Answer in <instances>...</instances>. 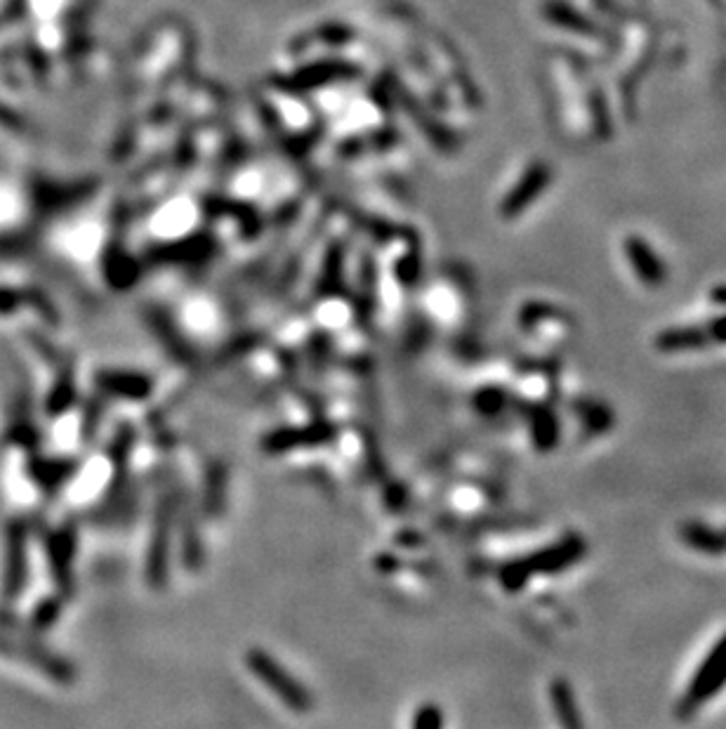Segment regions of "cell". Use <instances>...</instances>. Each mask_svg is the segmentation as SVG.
<instances>
[{"label": "cell", "instance_id": "7a4b0ae2", "mask_svg": "<svg viewBox=\"0 0 726 729\" xmlns=\"http://www.w3.org/2000/svg\"><path fill=\"white\" fill-rule=\"evenodd\" d=\"M182 489L180 484H161L154 520H151V534L147 545V562H144V579L151 590H163L170 579V543H173V529L177 522V505H180Z\"/></svg>", "mask_w": 726, "mask_h": 729}, {"label": "cell", "instance_id": "ac0fdd59", "mask_svg": "<svg viewBox=\"0 0 726 729\" xmlns=\"http://www.w3.org/2000/svg\"><path fill=\"white\" fill-rule=\"evenodd\" d=\"M571 409L576 413V418L580 420L587 435H604V432L611 430L613 411L606 404L597 402V399H573Z\"/></svg>", "mask_w": 726, "mask_h": 729}, {"label": "cell", "instance_id": "484cf974", "mask_svg": "<svg viewBox=\"0 0 726 729\" xmlns=\"http://www.w3.org/2000/svg\"><path fill=\"white\" fill-rule=\"evenodd\" d=\"M411 729H444V711L437 704H422L413 715Z\"/></svg>", "mask_w": 726, "mask_h": 729}, {"label": "cell", "instance_id": "277c9868", "mask_svg": "<svg viewBox=\"0 0 726 729\" xmlns=\"http://www.w3.org/2000/svg\"><path fill=\"white\" fill-rule=\"evenodd\" d=\"M726 687V635L719 637V642L710 649L705 661L693 673V678L686 687V692L675 708L679 720H689L703 708L710 699L722 692Z\"/></svg>", "mask_w": 726, "mask_h": 729}, {"label": "cell", "instance_id": "f546056e", "mask_svg": "<svg viewBox=\"0 0 726 729\" xmlns=\"http://www.w3.org/2000/svg\"><path fill=\"white\" fill-rule=\"evenodd\" d=\"M404 560H399V557L394 555H380L375 557V569L382 571V574H394V571L404 569V564H401Z\"/></svg>", "mask_w": 726, "mask_h": 729}, {"label": "cell", "instance_id": "6da1fadb", "mask_svg": "<svg viewBox=\"0 0 726 729\" xmlns=\"http://www.w3.org/2000/svg\"><path fill=\"white\" fill-rule=\"evenodd\" d=\"M587 555V543L580 534H566L557 543L540 548L536 553L517 557V560L505 562L498 569V581L507 593H519L526 588V583L538 574H561L571 569Z\"/></svg>", "mask_w": 726, "mask_h": 729}, {"label": "cell", "instance_id": "2e32d148", "mask_svg": "<svg viewBox=\"0 0 726 729\" xmlns=\"http://www.w3.org/2000/svg\"><path fill=\"white\" fill-rule=\"evenodd\" d=\"M679 538L703 555H724L726 553V531H717L703 522H684L679 527Z\"/></svg>", "mask_w": 726, "mask_h": 729}, {"label": "cell", "instance_id": "ba28073f", "mask_svg": "<svg viewBox=\"0 0 726 729\" xmlns=\"http://www.w3.org/2000/svg\"><path fill=\"white\" fill-rule=\"evenodd\" d=\"M5 576L3 590L8 600H15L24 593L29 579V553H26V524L12 520L5 531Z\"/></svg>", "mask_w": 726, "mask_h": 729}, {"label": "cell", "instance_id": "4316f807", "mask_svg": "<svg viewBox=\"0 0 726 729\" xmlns=\"http://www.w3.org/2000/svg\"><path fill=\"white\" fill-rule=\"evenodd\" d=\"M363 446H366V465L371 470V475L380 482H387V465L385 458H382V451L378 449V442L373 437H363Z\"/></svg>", "mask_w": 726, "mask_h": 729}, {"label": "cell", "instance_id": "3957f363", "mask_svg": "<svg viewBox=\"0 0 726 729\" xmlns=\"http://www.w3.org/2000/svg\"><path fill=\"white\" fill-rule=\"evenodd\" d=\"M246 666L264 687L272 689L276 699H279L281 704H286L290 711L305 715L314 708L312 692H309V689L302 685V682L297 680L295 675L288 671V668H283L281 663L276 661V656L269 654L267 649H262V647L248 649Z\"/></svg>", "mask_w": 726, "mask_h": 729}, {"label": "cell", "instance_id": "83f0119b", "mask_svg": "<svg viewBox=\"0 0 726 729\" xmlns=\"http://www.w3.org/2000/svg\"><path fill=\"white\" fill-rule=\"evenodd\" d=\"M385 484V503L392 512H404L408 501H411V494H408V486L404 482H382Z\"/></svg>", "mask_w": 726, "mask_h": 729}, {"label": "cell", "instance_id": "44dd1931", "mask_svg": "<svg viewBox=\"0 0 726 729\" xmlns=\"http://www.w3.org/2000/svg\"><path fill=\"white\" fill-rule=\"evenodd\" d=\"M510 404H512L510 394H507L503 387H498V385H486L472 394L474 411L481 413V416H486V418L500 416V413H503Z\"/></svg>", "mask_w": 726, "mask_h": 729}, {"label": "cell", "instance_id": "7c38bea8", "mask_svg": "<svg viewBox=\"0 0 726 729\" xmlns=\"http://www.w3.org/2000/svg\"><path fill=\"white\" fill-rule=\"evenodd\" d=\"M521 416L526 418L528 432H531L533 444H536L538 451H552L554 446L559 444L561 437V425L557 413H554L552 406L547 404H519Z\"/></svg>", "mask_w": 726, "mask_h": 729}, {"label": "cell", "instance_id": "5b68a950", "mask_svg": "<svg viewBox=\"0 0 726 729\" xmlns=\"http://www.w3.org/2000/svg\"><path fill=\"white\" fill-rule=\"evenodd\" d=\"M338 437V425L319 416L305 425H283V428L269 430L260 439V449L267 456H286V453L302 449H323V446L338 442Z\"/></svg>", "mask_w": 726, "mask_h": 729}, {"label": "cell", "instance_id": "d4e9b609", "mask_svg": "<svg viewBox=\"0 0 726 729\" xmlns=\"http://www.w3.org/2000/svg\"><path fill=\"white\" fill-rule=\"evenodd\" d=\"M333 354V340H330L328 333H314L312 343H309V361H312V369L319 373L326 371V364Z\"/></svg>", "mask_w": 726, "mask_h": 729}, {"label": "cell", "instance_id": "9a60e30c", "mask_svg": "<svg viewBox=\"0 0 726 729\" xmlns=\"http://www.w3.org/2000/svg\"><path fill=\"white\" fill-rule=\"evenodd\" d=\"M550 701H552L554 715H557V722L561 725V729H585L583 715H580L576 694H573V687L569 680H564V678L552 680Z\"/></svg>", "mask_w": 726, "mask_h": 729}, {"label": "cell", "instance_id": "52a82bcc", "mask_svg": "<svg viewBox=\"0 0 726 729\" xmlns=\"http://www.w3.org/2000/svg\"><path fill=\"white\" fill-rule=\"evenodd\" d=\"M0 654L10 656V659L24 661L26 666L45 673L52 682H57V685H74L78 678L74 663L48 652V649L31 645V642H19V640H10V637H0Z\"/></svg>", "mask_w": 726, "mask_h": 729}, {"label": "cell", "instance_id": "8fae6325", "mask_svg": "<svg viewBox=\"0 0 726 729\" xmlns=\"http://www.w3.org/2000/svg\"><path fill=\"white\" fill-rule=\"evenodd\" d=\"M177 522H180V541H182V567L196 574L206 564V548H203L201 527H198V512L194 508V498L187 494L180 496L177 505Z\"/></svg>", "mask_w": 726, "mask_h": 729}, {"label": "cell", "instance_id": "d6986e66", "mask_svg": "<svg viewBox=\"0 0 726 729\" xmlns=\"http://www.w3.org/2000/svg\"><path fill=\"white\" fill-rule=\"evenodd\" d=\"M627 253H630L632 267L642 279V284L646 286H660L665 281V267L660 265V260L656 255L651 253V248L646 243L630 239L627 241Z\"/></svg>", "mask_w": 726, "mask_h": 729}, {"label": "cell", "instance_id": "5bb4252c", "mask_svg": "<svg viewBox=\"0 0 726 729\" xmlns=\"http://www.w3.org/2000/svg\"><path fill=\"white\" fill-rule=\"evenodd\" d=\"M78 470H81V463L74 458L33 456L29 461V475L43 491H59Z\"/></svg>", "mask_w": 726, "mask_h": 729}, {"label": "cell", "instance_id": "4dcf8cb0", "mask_svg": "<svg viewBox=\"0 0 726 729\" xmlns=\"http://www.w3.org/2000/svg\"><path fill=\"white\" fill-rule=\"evenodd\" d=\"M396 541H399L401 545H422V536L418 534V531H399L396 534Z\"/></svg>", "mask_w": 726, "mask_h": 729}, {"label": "cell", "instance_id": "7402d4cb", "mask_svg": "<svg viewBox=\"0 0 726 729\" xmlns=\"http://www.w3.org/2000/svg\"><path fill=\"white\" fill-rule=\"evenodd\" d=\"M104 413H107V402H104L102 394H92L88 402L83 404V416H81V442L90 444L92 439L97 437L99 428H102Z\"/></svg>", "mask_w": 726, "mask_h": 729}, {"label": "cell", "instance_id": "cb8c5ba5", "mask_svg": "<svg viewBox=\"0 0 726 729\" xmlns=\"http://www.w3.org/2000/svg\"><path fill=\"white\" fill-rule=\"evenodd\" d=\"M545 182H547V168L545 166L533 168L531 173L524 177V182H521L524 187H521L519 192H514V196H510V199H507V208H510L512 213H517L521 206H526L528 196L533 199V196H536L540 189L545 187Z\"/></svg>", "mask_w": 726, "mask_h": 729}, {"label": "cell", "instance_id": "4fadbf2b", "mask_svg": "<svg viewBox=\"0 0 726 729\" xmlns=\"http://www.w3.org/2000/svg\"><path fill=\"white\" fill-rule=\"evenodd\" d=\"M227 491H229V470L222 461H208L206 470H203V489H201V510L206 517L224 515L227 510Z\"/></svg>", "mask_w": 726, "mask_h": 729}, {"label": "cell", "instance_id": "f1b7e54d", "mask_svg": "<svg viewBox=\"0 0 726 729\" xmlns=\"http://www.w3.org/2000/svg\"><path fill=\"white\" fill-rule=\"evenodd\" d=\"M705 333H708L710 343H726V317L710 321L708 328H705Z\"/></svg>", "mask_w": 726, "mask_h": 729}, {"label": "cell", "instance_id": "ffe728a7", "mask_svg": "<svg viewBox=\"0 0 726 729\" xmlns=\"http://www.w3.org/2000/svg\"><path fill=\"white\" fill-rule=\"evenodd\" d=\"M708 343L710 340L705 328L684 326V328H670V331L660 333L656 347L663 352H686V350H698V347H705Z\"/></svg>", "mask_w": 726, "mask_h": 729}, {"label": "cell", "instance_id": "30bf717a", "mask_svg": "<svg viewBox=\"0 0 726 729\" xmlns=\"http://www.w3.org/2000/svg\"><path fill=\"white\" fill-rule=\"evenodd\" d=\"M95 387L102 397H116L125 402H147L154 394V378L142 371H121L104 369L95 373Z\"/></svg>", "mask_w": 726, "mask_h": 729}, {"label": "cell", "instance_id": "603a6c76", "mask_svg": "<svg viewBox=\"0 0 726 729\" xmlns=\"http://www.w3.org/2000/svg\"><path fill=\"white\" fill-rule=\"evenodd\" d=\"M62 609H64V597L62 595L45 597V600L38 604L36 609H33V614L29 619L31 630H36V633H43V630L55 626L59 616H62Z\"/></svg>", "mask_w": 726, "mask_h": 729}, {"label": "cell", "instance_id": "8992f818", "mask_svg": "<svg viewBox=\"0 0 726 729\" xmlns=\"http://www.w3.org/2000/svg\"><path fill=\"white\" fill-rule=\"evenodd\" d=\"M137 444V428L132 423H121L118 425L116 435L111 437L109 444V463H111V479L107 486V494H104V505L102 508L111 512L118 503L128 496V482H130V461L132 451H135Z\"/></svg>", "mask_w": 726, "mask_h": 729}, {"label": "cell", "instance_id": "e0dca14e", "mask_svg": "<svg viewBox=\"0 0 726 729\" xmlns=\"http://www.w3.org/2000/svg\"><path fill=\"white\" fill-rule=\"evenodd\" d=\"M78 402V387L74 378V369L71 364H66L59 369V376L52 385V390L45 399V411H48L50 418L64 416L66 411H71Z\"/></svg>", "mask_w": 726, "mask_h": 729}, {"label": "cell", "instance_id": "9c48e42d", "mask_svg": "<svg viewBox=\"0 0 726 729\" xmlns=\"http://www.w3.org/2000/svg\"><path fill=\"white\" fill-rule=\"evenodd\" d=\"M45 553H48L50 574L55 579L59 595H74V557H76V536L71 529H57L45 536Z\"/></svg>", "mask_w": 726, "mask_h": 729}]
</instances>
